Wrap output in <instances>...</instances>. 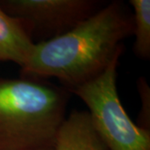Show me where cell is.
Returning a JSON list of instances; mask_svg holds the SVG:
<instances>
[{
  "label": "cell",
  "mask_w": 150,
  "mask_h": 150,
  "mask_svg": "<svg viewBox=\"0 0 150 150\" xmlns=\"http://www.w3.org/2000/svg\"><path fill=\"white\" fill-rule=\"evenodd\" d=\"M133 31V18L122 4H108L69 31L34 43L22 69L74 88L100 74L122 54V42Z\"/></svg>",
  "instance_id": "cell-1"
},
{
  "label": "cell",
  "mask_w": 150,
  "mask_h": 150,
  "mask_svg": "<svg viewBox=\"0 0 150 150\" xmlns=\"http://www.w3.org/2000/svg\"><path fill=\"white\" fill-rule=\"evenodd\" d=\"M54 150H108L88 112L74 111L60 125Z\"/></svg>",
  "instance_id": "cell-5"
},
{
  "label": "cell",
  "mask_w": 150,
  "mask_h": 150,
  "mask_svg": "<svg viewBox=\"0 0 150 150\" xmlns=\"http://www.w3.org/2000/svg\"><path fill=\"white\" fill-rule=\"evenodd\" d=\"M134 8V31L135 35L134 52L141 59L150 57V1L131 0Z\"/></svg>",
  "instance_id": "cell-7"
},
{
  "label": "cell",
  "mask_w": 150,
  "mask_h": 150,
  "mask_svg": "<svg viewBox=\"0 0 150 150\" xmlns=\"http://www.w3.org/2000/svg\"><path fill=\"white\" fill-rule=\"evenodd\" d=\"M120 56L100 74L71 90L88 108L108 150H150V131L131 120L118 97L116 78Z\"/></svg>",
  "instance_id": "cell-3"
},
{
  "label": "cell",
  "mask_w": 150,
  "mask_h": 150,
  "mask_svg": "<svg viewBox=\"0 0 150 150\" xmlns=\"http://www.w3.org/2000/svg\"><path fill=\"white\" fill-rule=\"evenodd\" d=\"M139 92L141 98V109L139 117V126L149 130L150 125V89L144 79L140 78L138 83Z\"/></svg>",
  "instance_id": "cell-8"
},
{
  "label": "cell",
  "mask_w": 150,
  "mask_h": 150,
  "mask_svg": "<svg viewBox=\"0 0 150 150\" xmlns=\"http://www.w3.org/2000/svg\"><path fill=\"white\" fill-rule=\"evenodd\" d=\"M98 4L92 0H7L0 3L8 14L23 23L29 35L38 29L62 34L96 13Z\"/></svg>",
  "instance_id": "cell-4"
},
{
  "label": "cell",
  "mask_w": 150,
  "mask_h": 150,
  "mask_svg": "<svg viewBox=\"0 0 150 150\" xmlns=\"http://www.w3.org/2000/svg\"><path fill=\"white\" fill-rule=\"evenodd\" d=\"M44 150H54L53 149H44Z\"/></svg>",
  "instance_id": "cell-9"
},
{
  "label": "cell",
  "mask_w": 150,
  "mask_h": 150,
  "mask_svg": "<svg viewBox=\"0 0 150 150\" xmlns=\"http://www.w3.org/2000/svg\"><path fill=\"white\" fill-rule=\"evenodd\" d=\"M33 44L23 23L0 6V61H11L23 68Z\"/></svg>",
  "instance_id": "cell-6"
},
{
  "label": "cell",
  "mask_w": 150,
  "mask_h": 150,
  "mask_svg": "<svg viewBox=\"0 0 150 150\" xmlns=\"http://www.w3.org/2000/svg\"><path fill=\"white\" fill-rule=\"evenodd\" d=\"M67 98L52 86L0 79V150L54 148Z\"/></svg>",
  "instance_id": "cell-2"
}]
</instances>
